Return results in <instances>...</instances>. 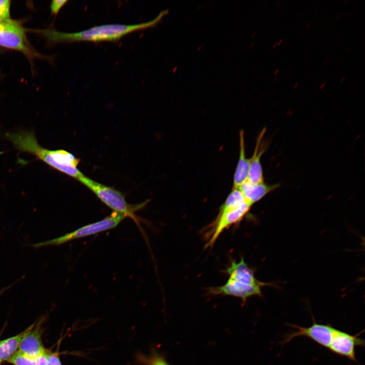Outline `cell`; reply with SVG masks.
Returning <instances> with one entry per match:
<instances>
[{"mask_svg":"<svg viewBox=\"0 0 365 365\" xmlns=\"http://www.w3.org/2000/svg\"><path fill=\"white\" fill-rule=\"evenodd\" d=\"M279 69L277 68L276 69V70L274 71V75H275V76L277 74V73L279 72Z\"/></svg>","mask_w":365,"mask_h":365,"instance_id":"25","label":"cell"},{"mask_svg":"<svg viewBox=\"0 0 365 365\" xmlns=\"http://www.w3.org/2000/svg\"><path fill=\"white\" fill-rule=\"evenodd\" d=\"M0 46L20 51L28 56L36 55L28 43L24 28L13 20L7 27L0 30Z\"/></svg>","mask_w":365,"mask_h":365,"instance_id":"7","label":"cell"},{"mask_svg":"<svg viewBox=\"0 0 365 365\" xmlns=\"http://www.w3.org/2000/svg\"><path fill=\"white\" fill-rule=\"evenodd\" d=\"M48 352L36 357H31L17 352L8 361L13 365H46Z\"/></svg>","mask_w":365,"mask_h":365,"instance_id":"16","label":"cell"},{"mask_svg":"<svg viewBox=\"0 0 365 365\" xmlns=\"http://www.w3.org/2000/svg\"><path fill=\"white\" fill-rule=\"evenodd\" d=\"M299 85V83H298V82L296 83L294 85L293 88H294V89H296V88H297V87Z\"/></svg>","mask_w":365,"mask_h":365,"instance_id":"23","label":"cell"},{"mask_svg":"<svg viewBox=\"0 0 365 365\" xmlns=\"http://www.w3.org/2000/svg\"><path fill=\"white\" fill-rule=\"evenodd\" d=\"M11 1L0 0V21H6L10 18Z\"/></svg>","mask_w":365,"mask_h":365,"instance_id":"17","label":"cell"},{"mask_svg":"<svg viewBox=\"0 0 365 365\" xmlns=\"http://www.w3.org/2000/svg\"><path fill=\"white\" fill-rule=\"evenodd\" d=\"M11 286V285H10L7 286V287H5V288L2 289L0 290V297L2 296V295H3V294L4 293H5V291L6 290H7L9 287H10Z\"/></svg>","mask_w":365,"mask_h":365,"instance_id":"22","label":"cell"},{"mask_svg":"<svg viewBox=\"0 0 365 365\" xmlns=\"http://www.w3.org/2000/svg\"><path fill=\"white\" fill-rule=\"evenodd\" d=\"M125 218L124 215L113 211L104 218L81 227L76 230L57 238L34 244L35 248L59 245L72 240L95 235L116 228Z\"/></svg>","mask_w":365,"mask_h":365,"instance_id":"5","label":"cell"},{"mask_svg":"<svg viewBox=\"0 0 365 365\" xmlns=\"http://www.w3.org/2000/svg\"><path fill=\"white\" fill-rule=\"evenodd\" d=\"M282 41H283L282 39L280 40V41L278 42H277V46H280V44H281V43L282 42Z\"/></svg>","mask_w":365,"mask_h":365,"instance_id":"26","label":"cell"},{"mask_svg":"<svg viewBox=\"0 0 365 365\" xmlns=\"http://www.w3.org/2000/svg\"><path fill=\"white\" fill-rule=\"evenodd\" d=\"M7 138L19 150L34 155L50 166L77 180L83 174L78 168V158L63 150L44 148L38 143L32 133L7 134Z\"/></svg>","mask_w":365,"mask_h":365,"instance_id":"2","label":"cell"},{"mask_svg":"<svg viewBox=\"0 0 365 365\" xmlns=\"http://www.w3.org/2000/svg\"><path fill=\"white\" fill-rule=\"evenodd\" d=\"M279 187L278 184L267 185L264 182L253 183L247 180L238 189L240 191L246 201L252 205Z\"/></svg>","mask_w":365,"mask_h":365,"instance_id":"13","label":"cell"},{"mask_svg":"<svg viewBox=\"0 0 365 365\" xmlns=\"http://www.w3.org/2000/svg\"><path fill=\"white\" fill-rule=\"evenodd\" d=\"M266 129L261 130L257 139L252 156L250 158L248 180L253 183L264 182L261 158L268 147V141L264 139Z\"/></svg>","mask_w":365,"mask_h":365,"instance_id":"12","label":"cell"},{"mask_svg":"<svg viewBox=\"0 0 365 365\" xmlns=\"http://www.w3.org/2000/svg\"><path fill=\"white\" fill-rule=\"evenodd\" d=\"M347 1H344V2H347Z\"/></svg>","mask_w":365,"mask_h":365,"instance_id":"32","label":"cell"},{"mask_svg":"<svg viewBox=\"0 0 365 365\" xmlns=\"http://www.w3.org/2000/svg\"><path fill=\"white\" fill-rule=\"evenodd\" d=\"M35 324L14 336L0 341V363L8 361L17 352L22 339L32 329Z\"/></svg>","mask_w":365,"mask_h":365,"instance_id":"15","label":"cell"},{"mask_svg":"<svg viewBox=\"0 0 365 365\" xmlns=\"http://www.w3.org/2000/svg\"><path fill=\"white\" fill-rule=\"evenodd\" d=\"M251 206L238 190L232 189L215 219L204 230L205 247H212L225 230L241 222Z\"/></svg>","mask_w":365,"mask_h":365,"instance_id":"3","label":"cell"},{"mask_svg":"<svg viewBox=\"0 0 365 365\" xmlns=\"http://www.w3.org/2000/svg\"><path fill=\"white\" fill-rule=\"evenodd\" d=\"M68 2L67 0H54L50 5V10L52 14L56 15L61 9Z\"/></svg>","mask_w":365,"mask_h":365,"instance_id":"19","label":"cell"},{"mask_svg":"<svg viewBox=\"0 0 365 365\" xmlns=\"http://www.w3.org/2000/svg\"><path fill=\"white\" fill-rule=\"evenodd\" d=\"M167 12V10L163 11L155 19L138 24H103L80 31L69 33L60 32L53 29L41 30L40 32L49 41L55 43L118 42L129 33L154 27L161 21Z\"/></svg>","mask_w":365,"mask_h":365,"instance_id":"1","label":"cell"},{"mask_svg":"<svg viewBox=\"0 0 365 365\" xmlns=\"http://www.w3.org/2000/svg\"><path fill=\"white\" fill-rule=\"evenodd\" d=\"M288 326L295 330L285 335L282 341V344L289 342L292 339L298 337H306L318 345L328 349L333 336L335 330L330 324H320L313 319V323L308 327L302 326L294 324H288Z\"/></svg>","mask_w":365,"mask_h":365,"instance_id":"6","label":"cell"},{"mask_svg":"<svg viewBox=\"0 0 365 365\" xmlns=\"http://www.w3.org/2000/svg\"><path fill=\"white\" fill-rule=\"evenodd\" d=\"M277 46V42H276L273 46V48H275Z\"/></svg>","mask_w":365,"mask_h":365,"instance_id":"29","label":"cell"},{"mask_svg":"<svg viewBox=\"0 0 365 365\" xmlns=\"http://www.w3.org/2000/svg\"><path fill=\"white\" fill-rule=\"evenodd\" d=\"M340 15H341V13H339V14L337 15V16L336 17V19H338Z\"/></svg>","mask_w":365,"mask_h":365,"instance_id":"31","label":"cell"},{"mask_svg":"<svg viewBox=\"0 0 365 365\" xmlns=\"http://www.w3.org/2000/svg\"><path fill=\"white\" fill-rule=\"evenodd\" d=\"M46 365H61L58 355L55 353L48 352Z\"/></svg>","mask_w":365,"mask_h":365,"instance_id":"20","label":"cell"},{"mask_svg":"<svg viewBox=\"0 0 365 365\" xmlns=\"http://www.w3.org/2000/svg\"><path fill=\"white\" fill-rule=\"evenodd\" d=\"M78 180L91 190L113 211L121 214L126 217L131 218L136 223H138L141 220L136 215V212L143 208L148 203V200L138 204H130L126 201L124 195L120 191L92 180L84 174Z\"/></svg>","mask_w":365,"mask_h":365,"instance_id":"4","label":"cell"},{"mask_svg":"<svg viewBox=\"0 0 365 365\" xmlns=\"http://www.w3.org/2000/svg\"><path fill=\"white\" fill-rule=\"evenodd\" d=\"M360 334V333L352 335L335 328L328 349L335 354L356 361V348L364 346V340L359 337Z\"/></svg>","mask_w":365,"mask_h":365,"instance_id":"8","label":"cell"},{"mask_svg":"<svg viewBox=\"0 0 365 365\" xmlns=\"http://www.w3.org/2000/svg\"><path fill=\"white\" fill-rule=\"evenodd\" d=\"M42 321L36 323L34 327L22 339L17 352L31 357H36L46 353L42 340Z\"/></svg>","mask_w":365,"mask_h":365,"instance_id":"10","label":"cell"},{"mask_svg":"<svg viewBox=\"0 0 365 365\" xmlns=\"http://www.w3.org/2000/svg\"><path fill=\"white\" fill-rule=\"evenodd\" d=\"M12 20H13L11 19L6 21H0V30L3 29L7 27L11 23Z\"/></svg>","mask_w":365,"mask_h":365,"instance_id":"21","label":"cell"},{"mask_svg":"<svg viewBox=\"0 0 365 365\" xmlns=\"http://www.w3.org/2000/svg\"><path fill=\"white\" fill-rule=\"evenodd\" d=\"M250 158L246 156L244 133H239V155L233 177V188L238 189L248 179Z\"/></svg>","mask_w":365,"mask_h":365,"instance_id":"14","label":"cell"},{"mask_svg":"<svg viewBox=\"0 0 365 365\" xmlns=\"http://www.w3.org/2000/svg\"><path fill=\"white\" fill-rule=\"evenodd\" d=\"M225 272L229 278L239 282L251 285L275 286L269 283L263 282L257 279L254 271L245 262L243 258L239 262L232 260Z\"/></svg>","mask_w":365,"mask_h":365,"instance_id":"11","label":"cell"},{"mask_svg":"<svg viewBox=\"0 0 365 365\" xmlns=\"http://www.w3.org/2000/svg\"><path fill=\"white\" fill-rule=\"evenodd\" d=\"M263 285H251L228 279L223 285L208 288L211 296H228L240 298L244 304L247 299L255 296L262 297Z\"/></svg>","mask_w":365,"mask_h":365,"instance_id":"9","label":"cell"},{"mask_svg":"<svg viewBox=\"0 0 365 365\" xmlns=\"http://www.w3.org/2000/svg\"><path fill=\"white\" fill-rule=\"evenodd\" d=\"M146 365H170L161 355L153 354L143 359Z\"/></svg>","mask_w":365,"mask_h":365,"instance_id":"18","label":"cell"},{"mask_svg":"<svg viewBox=\"0 0 365 365\" xmlns=\"http://www.w3.org/2000/svg\"><path fill=\"white\" fill-rule=\"evenodd\" d=\"M310 24H311L310 22H309V23L306 25L305 28H306V29H308V28L309 27V26H310Z\"/></svg>","mask_w":365,"mask_h":365,"instance_id":"27","label":"cell"},{"mask_svg":"<svg viewBox=\"0 0 365 365\" xmlns=\"http://www.w3.org/2000/svg\"><path fill=\"white\" fill-rule=\"evenodd\" d=\"M345 76L343 77L340 80V82H341V83L342 82L345 80Z\"/></svg>","mask_w":365,"mask_h":365,"instance_id":"28","label":"cell"},{"mask_svg":"<svg viewBox=\"0 0 365 365\" xmlns=\"http://www.w3.org/2000/svg\"><path fill=\"white\" fill-rule=\"evenodd\" d=\"M327 61H328V59L326 58L325 60H324V61H323V64H325L326 62Z\"/></svg>","mask_w":365,"mask_h":365,"instance_id":"30","label":"cell"},{"mask_svg":"<svg viewBox=\"0 0 365 365\" xmlns=\"http://www.w3.org/2000/svg\"><path fill=\"white\" fill-rule=\"evenodd\" d=\"M325 85V82L323 83L320 86L319 89H322V88L324 87Z\"/></svg>","mask_w":365,"mask_h":365,"instance_id":"24","label":"cell"}]
</instances>
